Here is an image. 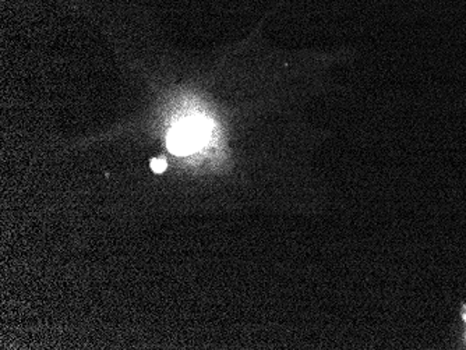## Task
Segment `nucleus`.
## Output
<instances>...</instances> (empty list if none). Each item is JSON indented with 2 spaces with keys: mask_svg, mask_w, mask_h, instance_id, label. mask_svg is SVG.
Masks as SVG:
<instances>
[{
  "mask_svg": "<svg viewBox=\"0 0 466 350\" xmlns=\"http://www.w3.org/2000/svg\"><path fill=\"white\" fill-rule=\"evenodd\" d=\"M209 135L208 123L200 119L186 120L169 133L167 148L177 155H188L203 148L208 143Z\"/></svg>",
  "mask_w": 466,
  "mask_h": 350,
  "instance_id": "nucleus-1",
  "label": "nucleus"
},
{
  "mask_svg": "<svg viewBox=\"0 0 466 350\" xmlns=\"http://www.w3.org/2000/svg\"><path fill=\"white\" fill-rule=\"evenodd\" d=\"M167 168V162L162 161V159H157V161L153 162V169L156 172H162L164 169Z\"/></svg>",
  "mask_w": 466,
  "mask_h": 350,
  "instance_id": "nucleus-2",
  "label": "nucleus"
},
{
  "mask_svg": "<svg viewBox=\"0 0 466 350\" xmlns=\"http://www.w3.org/2000/svg\"><path fill=\"white\" fill-rule=\"evenodd\" d=\"M463 318H465V321H466V313H465V315H463Z\"/></svg>",
  "mask_w": 466,
  "mask_h": 350,
  "instance_id": "nucleus-3",
  "label": "nucleus"
}]
</instances>
